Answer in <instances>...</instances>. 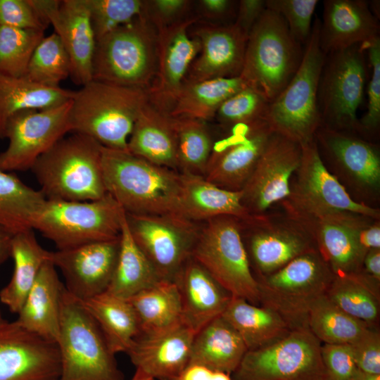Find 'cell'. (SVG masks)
<instances>
[{"instance_id":"obj_63","label":"cell","mask_w":380,"mask_h":380,"mask_svg":"<svg viewBox=\"0 0 380 380\" xmlns=\"http://www.w3.org/2000/svg\"><path fill=\"white\" fill-rule=\"evenodd\" d=\"M379 1H369V8L372 13V14L378 19L379 20V5H380Z\"/></svg>"},{"instance_id":"obj_48","label":"cell","mask_w":380,"mask_h":380,"mask_svg":"<svg viewBox=\"0 0 380 380\" xmlns=\"http://www.w3.org/2000/svg\"><path fill=\"white\" fill-rule=\"evenodd\" d=\"M367 55L371 76L367 86V110L358 120L357 134L365 139L376 137L380 125V37L362 44Z\"/></svg>"},{"instance_id":"obj_23","label":"cell","mask_w":380,"mask_h":380,"mask_svg":"<svg viewBox=\"0 0 380 380\" xmlns=\"http://www.w3.org/2000/svg\"><path fill=\"white\" fill-rule=\"evenodd\" d=\"M60 373L56 343L15 321L0 327V380H58Z\"/></svg>"},{"instance_id":"obj_37","label":"cell","mask_w":380,"mask_h":380,"mask_svg":"<svg viewBox=\"0 0 380 380\" xmlns=\"http://www.w3.org/2000/svg\"><path fill=\"white\" fill-rule=\"evenodd\" d=\"M99 327L110 350L127 353L139 334V325L130 303L105 291L80 300Z\"/></svg>"},{"instance_id":"obj_34","label":"cell","mask_w":380,"mask_h":380,"mask_svg":"<svg viewBox=\"0 0 380 380\" xmlns=\"http://www.w3.org/2000/svg\"><path fill=\"white\" fill-rule=\"evenodd\" d=\"M49 251L37 241L33 229L13 235L11 257L14 270L9 283L0 291V301L13 313H18L38 274L49 260Z\"/></svg>"},{"instance_id":"obj_5","label":"cell","mask_w":380,"mask_h":380,"mask_svg":"<svg viewBox=\"0 0 380 380\" xmlns=\"http://www.w3.org/2000/svg\"><path fill=\"white\" fill-rule=\"evenodd\" d=\"M303 51L284 18L266 8L248 35L239 77L270 103L294 76Z\"/></svg>"},{"instance_id":"obj_40","label":"cell","mask_w":380,"mask_h":380,"mask_svg":"<svg viewBox=\"0 0 380 380\" xmlns=\"http://www.w3.org/2000/svg\"><path fill=\"white\" fill-rule=\"evenodd\" d=\"M325 295L347 314L379 327L380 284L360 272L335 275Z\"/></svg>"},{"instance_id":"obj_15","label":"cell","mask_w":380,"mask_h":380,"mask_svg":"<svg viewBox=\"0 0 380 380\" xmlns=\"http://www.w3.org/2000/svg\"><path fill=\"white\" fill-rule=\"evenodd\" d=\"M322 344L308 327L267 347L248 350L233 380H324Z\"/></svg>"},{"instance_id":"obj_24","label":"cell","mask_w":380,"mask_h":380,"mask_svg":"<svg viewBox=\"0 0 380 380\" xmlns=\"http://www.w3.org/2000/svg\"><path fill=\"white\" fill-rule=\"evenodd\" d=\"M289 196L326 209L352 212L380 220L379 209L355 201L323 163L315 140L302 144L300 165Z\"/></svg>"},{"instance_id":"obj_18","label":"cell","mask_w":380,"mask_h":380,"mask_svg":"<svg viewBox=\"0 0 380 380\" xmlns=\"http://www.w3.org/2000/svg\"><path fill=\"white\" fill-rule=\"evenodd\" d=\"M302 156V145L273 132L241 190V203L251 215L261 214L286 198Z\"/></svg>"},{"instance_id":"obj_29","label":"cell","mask_w":380,"mask_h":380,"mask_svg":"<svg viewBox=\"0 0 380 380\" xmlns=\"http://www.w3.org/2000/svg\"><path fill=\"white\" fill-rule=\"evenodd\" d=\"M63 287L56 267L48 260L42 265L15 322L25 329L56 343Z\"/></svg>"},{"instance_id":"obj_46","label":"cell","mask_w":380,"mask_h":380,"mask_svg":"<svg viewBox=\"0 0 380 380\" xmlns=\"http://www.w3.org/2000/svg\"><path fill=\"white\" fill-rule=\"evenodd\" d=\"M269 103L261 94L246 85L220 106L215 118L223 128L229 130L237 125L265 120Z\"/></svg>"},{"instance_id":"obj_64","label":"cell","mask_w":380,"mask_h":380,"mask_svg":"<svg viewBox=\"0 0 380 380\" xmlns=\"http://www.w3.org/2000/svg\"><path fill=\"white\" fill-rule=\"evenodd\" d=\"M8 322L6 320H5L1 313H0V327H3L4 324H6Z\"/></svg>"},{"instance_id":"obj_52","label":"cell","mask_w":380,"mask_h":380,"mask_svg":"<svg viewBox=\"0 0 380 380\" xmlns=\"http://www.w3.org/2000/svg\"><path fill=\"white\" fill-rule=\"evenodd\" d=\"M324 380H352L357 367L349 345H322Z\"/></svg>"},{"instance_id":"obj_59","label":"cell","mask_w":380,"mask_h":380,"mask_svg":"<svg viewBox=\"0 0 380 380\" xmlns=\"http://www.w3.org/2000/svg\"><path fill=\"white\" fill-rule=\"evenodd\" d=\"M13 236L12 234L0 228V265L11 257Z\"/></svg>"},{"instance_id":"obj_45","label":"cell","mask_w":380,"mask_h":380,"mask_svg":"<svg viewBox=\"0 0 380 380\" xmlns=\"http://www.w3.org/2000/svg\"><path fill=\"white\" fill-rule=\"evenodd\" d=\"M44 32L0 26V74L23 77Z\"/></svg>"},{"instance_id":"obj_50","label":"cell","mask_w":380,"mask_h":380,"mask_svg":"<svg viewBox=\"0 0 380 380\" xmlns=\"http://www.w3.org/2000/svg\"><path fill=\"white\" fill-rule=\"evenodd\" d=\"M0 26L44 32L49 25L30 0H0Z\"/></svg>"},{"instance_id":"obj_43","label":"cell","mask_w":380,"mask_h":380,"mask_svg":"<svg viewBox=\"0 0 380 380\" xmlns=\"http://www.w3.org/2000/svg\"><path fill=\"white\" fill-rule=\"evenodd\" d=\"M177 139V170L204 176L214 141L207 122L172 118Z\"/></svg>"},{"instance_id":"obj_12","label":"cell","mask_w":380,"mask_h":380,"mask_svg":"<svg viewBox=\"0 0 380 380\" xmlns=\"http://www.w3.org/2000/svg\"><path fill=\"white\" fill-rule=\"evenodd\" d=\"M319 156L352 198L377 208L380 196V153L377 144L357 133L321 125L315 132Z\"/></svg>"},{"instance_id":"obj_4","label":"cell","mask_w":380,"mask_h":380,"mask_svg":"<svg viewBox=\"0 0 380 380\" xmlns=\"http://www.w3.org/2000/svg\"><path fill=\"white\" fill-rule=\"evenodd\" d=\"M56 344L61 362L58 380H125L97 323L65 286Z\"/></svg>"},{"instance_id":"obj_1","label":"cell","mask_w":380,"mask_h":380,"mask_svg":"<svg viewBox=\"0 0 380 380\" xmlns=\"http://www.w3.org/2000/svg\"><path fill=\"white\" fill-rule=\"evenodd\" d=\"M101 165L107 193L125 213L182 215L179 172L104 146Z\"/></svg>"},{"instance_id":"obj_51","label":"cell","mask_w":380,"mask_h":380,"mask_svg":"<svg viewBox=\"0 0 380 380\" xmlns=\"http://www.w3.org/2000/svg\"><path fill=\"white\" fill-rule=\"evenodd\" d=\"M357 369L380 374V332L379 327H369L349 344Z\"/></svg>"},{"instance_id":"obj_19","label":"cell","mask_w":380,"mask_h":380,"mask_svg":"<svg viewBox=\"0 0 380 380\" xmlns=\"http://www.w3.org/2000/svg\"><path fill=\"white\" fill-rule=\"evenodd\" d=\"M273 132L265 120L232 127L214 142L203 177L222 189L241 191Z\"/></svg>"},{"instance_id":"obj_30","label":"cell","mask_w":380,"mask_h":380,"mask_svg":"<svg viewBox=\"0 0 380 380\" xmlns=\"http://www.w3.org/2000/svg\"><path fill=\"white\" fill-rule=\"evenodd\" d=\"M127 151L154 164L177 170V139L172 118L150 101L139 114Z\"/></svg>"},{"instance_id":"obj_25","label":"cell","mask_w":380,"mask_h":380,"mask_svg":"<svg viewBox=\"0 0 380 380\" xmlns=\"http://www.w3.org/2000/svg\"><path fill=\"white\" fill-rule=\"evenodd\" d=\"M201 45L185 80L201 81L239 77L248 37L234 24H205L193 32Z\"/></svg>"},{"instance_id":"obj_32","label":"cell","mask_w":380,"mask_h":380,"mask_svg":"<svg viewBox=\"0 0 380 380\" xmlns=\"http://www.w3.org/2000/svg\"><path fill=\"white\" fill-rule=\"evenodd\" d=\"M247 351L238 332L220 316L195 334L189 365H199L232 374Z\"/></svg>"},{"instance_id":"obj_62","label":"cell","mask_w":380,"mask_h":380,"mask_svg":"<svg viewBox=\"0 0 380 380\" xmlns=\"http://www.w3.org/2000/svg\"><path fill=\"white\" fill-rule=\"evenodd\" d=\"M131 380H155L147 374L139 369H136V371L132 377Z\"/></svg>"},{"instance_id":"obj_35","label":"cell","mask_w":380,"mask_h":380,"mask_svg":"<svg viewBox=\"0 0 380 380\" xmlns=\"http://www.w3.org/2000/svg\"><path fill=\"white\" fill-rule=\"evenodd\" d=\"M74 94L75 91L43 86L24 76L0 74V139H5L8 122L16 113L55 107L71 100Z\"/></svg>"},{"instance_id":"obj_11","label":"cell","mask_w":380,"mask_h":380,"mask_svg":"<svg viewBox=\"0 0 380 380\" xmlns=\"http://www.w3.org/2000/svg\"><path fill=\"white\" fill-rule=\"evenodd\" d=\"M240 220L224 215L201 222L191 257L234 298L260 305L258 282L242 241Z\"/></svg>"},{"instance_id":"obj_8","label":"cell","mask_w":380,"mask_h":380,"mask_svg":"<svg viewBox=\"0 0 380 380\" xmlns=\"http://www.w3.org/2000/svg\"><path fill=\"white\" fill-rule=\"evenodd\" d=\"M334 277L317 250L308 252L255 279L260 305L277 312L291 329L308 327L310 307L326 294Z\"/></svg>"},{"instance_id":"obj_20","label":"cell","mask_w":380,"mask_h":380,"mask_svg":"<svg viewBox=\"0 0 380 380\" xmlns=\"http://www.w3.org/2000/svg\"><path fill=\"white\" fill-rule=\"evenodd\" d=\"M30 1L59 37L70 58L72 82L82 86L92 80L96 39L85 1Z\"/></svg>"},{"instance_id":"obj_13","label":"cell","mask_w":380,"mask_h":380,"mask_svg":"<svg viewBox=\"0 0 380 380\" xmlns=\"http://www.w3.org/2000/svg\"><path fill=\"white\" fill-rule=\"evenodd\" d=\"M362 44L326 55L319 82L317 101L322 125L357 133V109L367 76Z\"/></svg>"},{"instance_id":"obj_57","label":"cell","mask_w":380,"mask_h":380,"mask_svg":"<svg viewBox=\"0 0 380 380\" xmlns=\"http://www.w3.org/2000/svg\"><path fill=\"white\" fill-rule=\"evenodd\" d=\"M360 272L372 281L380 284V248L367 253Z\"/></svg>"},{"instance_id":"obj_56","label":"cell","mask_w":380,"mask_h":380,"mask_svg":"<svg viewBox=\"0 0 380 380\" xmlns=\"http://www.w3.org/2000/svg\"><path fill=\"white\" fill-rule=\"evenodd\" d=\"M358 242L366 255L372 249L380 248V220H376L358 232Z\"/></svg>"},{"instance_id":"obj_16","label":"cell","mask_w":380,"mask_h":380,"mask_svg":"<svg viewBox=\"0 0 380 380\" xmlns=\"http://www.w3.org/2000/svg\"><path fill=\"white\" fill-rule=\"evenodd\" d=\"M130 234L161 280L174 281L191 257L201 222L179 214L125 213Z\"/></svg>"},{"instance_id":"obj_31","label":"cell","mask_w":380,"mask_h":380,"mask_svg":"<svg viewBox=\"0 0 380 380\" xmlns=\"http://www.w3.org/2000/svg\"><path fill=\"white\" fill-rule=\"evenodd\" d=\"M180 175L181 208L184 217L203 222L219 216L227 215L243 220L251 215L241 203V191L222 189L203 176Z\"/></svg>"},{"instance_id":"obj_3","label":"cell","mask_w":380,"mask_h":380,"mask_svg":"<svg viewBox=\"0 0 380 380\" xmlns=\"http://www.w3.org/2000/svg\"><path fill=\"white\" fill-rule=\"evenodd\" d=\"M103 146L73 132L64 137L34 163L31 170L46 200L91 201L108 193L101 159Z\"/></svg>"},{"instance_id":"obj_49","label":"cell","mask_w":380,"mask_h":380,"mask_svg":"<svg viewBox=\"0 0 380 380\" xmlns=\"http://www.w3.org/2000/svg\"><path fill=\"white\" fill-rule=\"evenodd\" d=\"M317 0H266V8L279 14L293 37L306 44L312 32V18Z\"/></svg>"},{"instance_id":"obj_14","label":"cell","mask_w":380,"mask_h":380,"mask_svg":"<svg viewBox=\"0 0 380 380\" xmlns=\"http://www.w3.org/2000/svg\"><path fill=\"white\" fill-rule=\"evenodd\" d=\"M241 234L255 279L281 268L296 258L317 250L309 233L284 210L240 220Z\"/></svg>"},{"instance_id":"obj_44","label":"cell","mask_w":380,"mask_h":380,"mask_svg":"<svg viewBox=\"0 0 380 380\" xmlns=\"http://www.w3.org/2000/svg\"><path fill=\"white\" fill-rule=\"evenodd\" d=\"M70 61L59 37L54 32L40 41L27 65L24 77L32 82L58 87L70 77Z\"/></svg>"},{"instance_id":"obj_33","label":"cell","mask_w":380,"mask_h":380,"mask_svg":"<svg viewBox=\"0 0 380 380\" xmlns=\"http://www.w3.org/2000/svg\"><path fill=\"white\" fill-rule=\"evenodd\" d=\"M238 332L248 350L270 346L293 330L274 310L233 298L221 315Z\"/></svg>"},{"instance_id":"obj_54","label":"cell","mask_w":380,"mask_h":380,"mask_svg":"<svg viewBox=\"0 0 380 380\" xmlns=\"http://www.w3.org/2000/svg\"><path fill=\"white\" fill-rule=\"evenodd\" d=\"M265 9L266 0L239 1L234 23L248 37L253 27Z\"/></svg>"},{"instance_id":"obj_28","label":"cell","mask_w":380,"mask_h":380,"mask_svg":"<svg viewBox=\"0 0 380 380\" xmlns=\"http://www.w3.org/2000/svg\"><path fill=\"white\" fill-rule=\"evenodd\" d=\"M319 42L325 55L379 36V20L368 1L325 0Z\"/></svg>"},{"instance_id":"obj_22","label":"cell","mask_w":380,"mask_h":380,"mask_svg":"<svg viewBox=\"0 0 380 380\" xmlns=\"http://www.w3.org/2000/svg\"><path fill=\"white\" fill-rule=\"evenodd\" d=\"M119 250L120 236L49 251V260L61 270L66 290L79 300H84L106 291Z\"/></svg>"},{"instance_id":"obj_7","label":"cell","mask_w":380,"mask_h":380,"mask_svg":"<svg viewBox=\"0 0 380 380\" xmlns=\"http://www.w3.org/2000/svg\"><path fill=\"white\" fill-rule=\"evenodd\" d=\"M157 70V31L142 15L96 40L92 78L148 89Z\"/></svg>"},{"instance_id":"obj_55","label":"cell","mask_w":380,"mask_h":380,"mask_svg":"<svg viewBox=\"0 0 380 380\" xmlns=\"http://www.w3.org/2000/svg\"><path fill=\"white\" fill-rule=\"evenodd\" d=\"M235 2L230 0H201L198 8L201 14L210 19L220 20L230 15L234 11Z\"/></svg>"},{"instance_id":"obj_6","label":"cell","mask_w":380,"mask_h":380,"mask_svg":"<svg viewBox=\"0 0 380 380\" xmlns=\"http://www.w3.org/2000/svg\"><path fill=\"white\" fill-rule=\"evenodd\" d=\"M316 18L300 64L285 88L269 103L265 120L270 129L301 145L314 140L322 125L317 94L326 55L319 42Z\"/></svg>"},{"instance_id":"obj_53","label":"cell","mask_w":380,"mask_h":380,"mask_svg":"<svg viewBox=\"0 0 380 380\" xmlns=\"http://www.w3.org/2000/svg\"><path fill=\"white\" fill-rule=\"evenodd\" d=\"M191 4L188 0L144 1L143 15L158 31L185 18Z\"/></svg>"},{"instance_id":"obj_36","label":"cell","mask_w":380,"mask_h":380,"mask_svg":"<svg viewBox=\"0 0 380 380\" xmlns=\"http://www.w3.org/2000/svg\"><path fill=\"white\" fill-rule=\"evenodd\" d=\"M246 86L239 76L201 81L184 80L168 115L207 122L231 96Z\"/></svg>"},{"instance_id":"obj_60","label":"cell","mask_w":380,"mask_h":380,"mask_svg":"<svg viewBox=\"0 0 380 380\" xmlns=\"http://www.w3.org/2000/svg\"><path fill=\"white\" fill-rule=\"evenodd\" d=\"M352 380H380V374L365 372L357 368Z\"/></svg>"},{"instance_id":"obj_21","label":"cell","mask_w":380,"mask_h":380,"mask_svg":"<svg viewBox=\"0 0 380 380\" xmlns=\"http://www.w3.org/2000/svg\"><path fill=\"white\" fill-rule=\"evenodd\" d=\"M197 20L187 17L157 31L156 75L148 91L150 102L167 114L201 49L189 31Z\"/></svg>"},{"instance_id":"obj_26","label":"cell","mask_w":380,"mask_h":380,"mask_svg":"<svg viewBox=\"0 0 380 380\" xmlns=\"http://www.w3.org/2000/svg\"><path fill=\"white\" fill-rule=\"evenodd\" d=\"M195 333L180 324L154 334H139L127 354L136 369L155 380H174L189 365Z\"/></svg>"},{"instance_id":"obj_61","label":"cell","mask_w":380,"mask_h":380,"mask_svg":"<svg viewBox=\"0 0 380 380\" xmlns=\"http://www.w3.org/2000/svg\"><path fill=\"white\" fill-rule=\"evenodd\" d=\"M210 380H233V379L230 374L219 371H213Z\"/></svg>"},{"instance_id":"obj_58","label":"cell","mask_w":380,"mask_h":380,"mask_svg":"<svg viewBox=\"0 0 380 380\" xmlns=\"http://www.w3.org/2000/svg\"><path fill=\"white\" fill-rule=\"evenodd\" d=\"M212 373L204 366L190 364L174 380H210Z\"/></svg>"},{"instance_id":"obj_39","label":"cell","mask_w":380,"mask_h":380,"mask_svg":"<svg viewBox=\"0 0 380 380\" xmlns=\"http://www.w3.org/2000/svg\"><path fill=\"white\" fill-rule=\"evenodd\" d=\"M160 280L149 261L134 242L124 213L118 260L106 291L118 298L128 300Z\"/></svg>"},{"instance_id":"obj_10","label":"cell","mask_w":380,"mask_h":380,"mask_svg":"<svg viewBox=\"0 0 380 380\" xmlns=\"http://www.w3.org/2000/svg\"><path fill=\"white\" fill-rule=\"evenodd\" d=\"M279 205L310 234L335 275L360 272L365 254L358 242V232L376 219L322 208L291 196Z\"/></svg>"},{"instance_id":"obj_27","label":"cell","mask_w":380,"mask_h":380,"mask_svg":"<svg viewBox=\"0 0 380 380\" xmlns=\"http://www.w3.org/2000/svg\"><path fill=\"white\" fill-rule=\"evenodd\" d=\"M174 281L180 294L182 323L195 334L221 316L234 298L192 257Z\"/></svg>"},{"instance_id":"obj_17","label":"cell","mask_w":380,"mask_h":380,"mask_svg":"<svg viewBox=\"0 0 380 380\" xmlns=\"http://www.w3.org/2000/svg\"><path fill=\"white\" fill-rule=\"evenodd\" d=\"M72 99L49 108L20 111L11 117L5 132L8 144L0 153V168L7 172L30 170L42 154L72 132Z\"/></svg>"},{"instance_id":"obj_41","label":"cell","mask_w":380,"mask_h":380,"mask_svg":"<svg viewBox=\"0 0 380 380\" xmlns=\"http://www.w3.org/2000/svg\"><path fill=\"white\" fill-rule=\"evenodd\" d=\"M46 199L15 174L0 168V228L13 236L32 228L34 215Z\"/></svg>"},{"instance_id":"obj_38","label":"cell","mask_w":380,"mask_h":380,"mask_svg":"<svg viewBox=\"0 0 380 380\" xmlns=\"http://www.w3.org/2000/svg\"><path fill=\"white\" fill-rule=\"evenodd\" d=\"M127 300L137 315L139 334H154L182 324L180 294L175 281L160 280Z\"/></svg>"},{"instance_id":"obj_47","label":"cell","mask_w":380,"mask_h":380,"mask_svg":"<svg viewBox=\"0 0 380 380\" xmlns=\"http://www.w3.org/2000/svg\"><path fill=\"white\" fill-rule=\"evenodd\" d=\"M84 1L96 40L144 12V1L141 0Z\"/></svg>"},{"instance_id":"obj_42","label":"cell","mask_w":380,"mask_h":380,"mask_svg":"<svg viewBox=\"0 0 380 380\" xmlns=\"http://www.w3.org/2000/svg\"><path fill=\"white\" fill-rule=\"evenodd\" d=\"M308 325L320 342L331 345H349L372 327L343 311L326 295L319 298L310 307Z\"/></svg>"},{"instance_id":"obj_9","label":"cell","mask_w":380,"mask_h":380,"mask_svg":"<svg viewBox=\"0 0 380 380\" xmlns=\"http://www.w3.org/2000/svg\"><path fill=\"white\" fill-rule=\"evenodd\" d=\"M124 213L109 194L91 201L46 200L33 217L32 228L58 250L68 249L118 238Z\"/></svg>"},{"instance_id":"obj_2","label":"cell","mask_w":380,"mask_h":380,"mask_svg":"<svg viewBox=\"0 0 380 380\" xmlns=\"http://www.w3.org/2000/svg\"><path fill=\"white\" fill-rule=\"evenodd\" d=\"M148 102L147 89L92 80L75 91L72 132L88 136L108 148L127 151L134 124Z\"/></svg>"}]
</instances>
